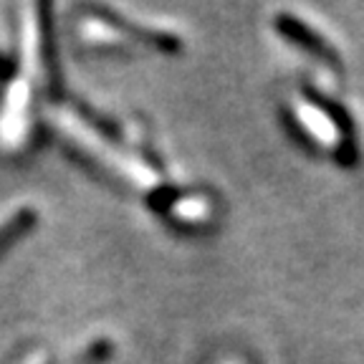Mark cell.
Instances as JSON below:
<instances>
[{
    "label": "cell",
    "mask_w": 364,
    "mask_h": 364,
    "mask_svg": "<svg viewBox=\"0 0 364 364\" xmlns=\"http://www.w3.org/2000/svg\"><path fill=\"white\" fill-rule=\"evenodd\" d=\"M31 220H33V215H31V213H21V215H16L13 220H8L6 225L0 228V250L6 248L8 240H13L16 235H21L23 230L31 225Z\"/></svg>",
    "instance_id": "2"
},
{
    "label": "cell",
    "mask_w": 364,
    "mask_h": 364,
    "mask_svg": "<svg viewBox=\"0 0 364 364\" xmlns=\"http://www.w3.org/2000/svg\"><path fill=\"white\" fill-rule=\"evenodd\" d=\"M276 26H279L281 33L289 36V38L294 41L296 46H301V48H306L309 53H314V56L321 58V61L329 63V66L341 68L339 56H336L334 48H331V46L326 43V41L321 38L318 33H314V31L309 28V26H304L301 21H296V18H291V16H279Z\"/></svg>",
    "instance_id": "1"
}]
</instances>
